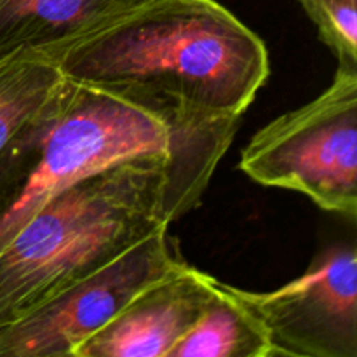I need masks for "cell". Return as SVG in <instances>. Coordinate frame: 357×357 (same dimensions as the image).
I'll return each instance as SVG.
<instances>
[{"instance_id":"52a82bcc","label":"cell","mask_w":357,"mask_h":357,"mask_svg":"<svg viewBox=\"0 0 357 357\" xmlns=\"http://www.w3.org/2000/svg\"><path fill=\"white\" fill-rule=\"evenodd\" d=\"M215 282L183 261L132 296L73 357H167L208 305Z\"/></svg>"},{"instance_id":"9c48e42d","label":"cell","mask_w":357,"mask_h":357,"mask_svg":"<svg viewBox=\"0 0 357 357\" xmlns=\"http://www.w3.org/2000/svg\"><path fill=\"white\" fill-rule=\"evenodd\" d=\"M167 357H275V352L261 321L234 286L216 279L208 305Z\"/></svg>"},{"instance_id":"8992f818","label":"cell","mask_w":357,"mask_h":357,"mask_svg":"<svg viewBox=\"0 0 357 357\" xmlns=\"http://www.w3.org/2000/svg\"><path fill=\"white\" fill-rule=\"evenodd\" d=\"M237 296L261 321L275 356L357 357V253L354 244L321 250L295 281Z\"/></svg>"},{"instance_id":"6da1fadb","label":"cell","mask_w":357,"mask_h":357,"mask_svg":"<svg viewBox=\"0 0 357 357\" xmlns=\"http://www.w3.org/2000/svg\"><path fill=\"white\" fill-rule=\"evenodd\" d=\"M54 61L72 82L188 126L241 121L271 75L260 35L216 0H149Z\"/></svg>"},{"instance_id":"8fae6325","label":"cell","mask_w":357,"mask_h":357,"mask_svg":"<svg viewBox=\"0 0 357 357\" xmlns=\"http://www.w3.org/2000/svg\"><path fill=\"white\" fill-rule=\"evenodd\" d=\"M338 66L357 70V0H298Z\"/></svg>"},{"instance_id":"3957f363","label":"cell","mask_w":357,"mask_h":357,"mask_svg":"<svg viewBox=\"0 0 357 357\" xmlns=\"http://www.w3.org/2000/svg\"><path fill=\"white\" fill-rule=\"evenodd\" d=\"M239 124H180L121 94L66 79L0 152V250L65 188L129 157L169 152L211 178Z\"/></svg>"},{"instance_id":"ba28073f","label":"cell","mask_w":357,"mask_h":357,"mask_svg":"<svg viewBox=\"0 0 357 357\" xmlns=\"http://www.w3.org/2000/svg\"><path fill=\"white\" fill-rule=\"evenodd\" d=\"M149 0H0V61L17 52L58 58Z\"/></svg>"},{"instance_id":"277c9868","label":"cell","mask_w":357,"mask_h":357,"mask_svg":"<svg viewBox=\"0 0 357 357\" xmlns=\"http://www.w3.org/2000/svg\"><path fill=\"white\" fill-rule=\"evenodd\" d=\"M239 169L264 187L307 195L328 213L357 216V70L338 66L330 87L257 131Z\"/></svg>"},{"instance_id":"7a4b0ae2","label":"cell","mask_w":357,"mask_h":357,"mask_svg":"<svg viewBox=\"0 0 357 357\" xmlns=\"http://www.w3.org/2000/svg\"><path fill=\"white\" fill-rule=\"evenodd\" d=\"M211 178L169 152L80 178L0 250V328L201 204Z\"/></svg>"},{"instance_id":"5b68a950","label":"cell","mask_w":357,"mask_h":357,"mask_svg":"<svg viewBox=\"0 0 357 357\" xmlns=\"http://www.w3.org/2000/svg\"><path fill=\"white\" fill-rule=\"evenodd\" d=\"M183 264L160 229L126 253L0 328V357H73L143 288Z\"/></svg>"},{"instance_id":"30bf717a","label":"cell","mask_w":357,"mask_h":357,"mask_svg":"<svg viewBox=\"0 0 357 357\" xmlns=\"http://www.w3.org/2000/svg\"><path fill=\"white\" fill-rule=\"evenodd\" d=\"M54 59L17 52L0 61V152L65 84Z\"/></svg>"}]
</instances>
